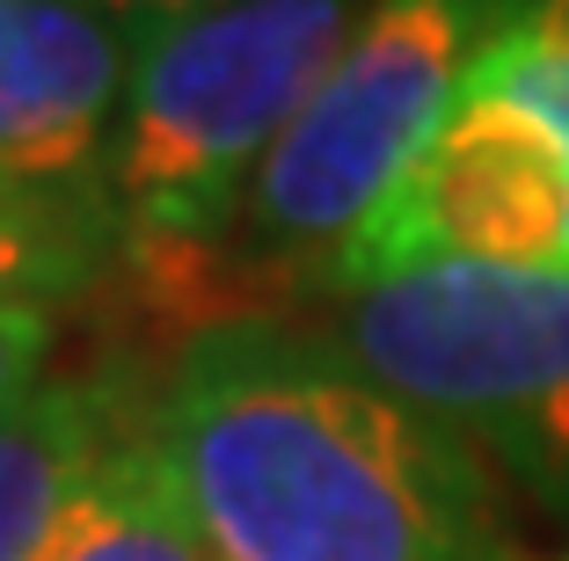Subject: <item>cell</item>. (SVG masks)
I'll use <instances>...</instances> for the list:
<instances>
[{
    "instance_id": "6da1fadb",
    "label": "cell",
    "mask_w": 569,
    "mask_h": 561,
    "mask_svg": "<svg viewBox=\"0 0 569 561\" xmlns=\"http://www.w3.org/2000/svg\"><path fill=\"white\" fill-rule=\"evenodd\" d=\"M153 445L212 561H519L489 460L329 329L204 321L153 394Z\"/></svg>"
},
{
    "instance_id": "7a4b0ae2",
    "label": "cell",
    "mask_w": 569,
    "mask_h": 561,
    "mask_svg": "<svg viewBox=\"0 0 569 561\" xmlns=\"http://www.w3.org/2000/svg\"><path fill=\"white\" fill-rule=\"evenodd\" d=\"M372 0H212L139 37L102 198L124 263L198 278L241 233L249 190Z\"/></svg>"
},
{
    "instance_id": "3957f363",
    "label": "cell",
    "mask_w": 569,
    "mask_h": 561,
    "mask_svg": "<svg viewBox=\"0 0 569 561\" xmlns=\"http://www.w3.org/2000/svg\"><path fill=\"white\" fill-rule=\"evenodd\" d=\"M329 335L569 518V270H417L329 299Z\"/></svg>"
},
{
    "instance_id": "277c9868",
    "label": "cell",
    "mask_w": 569,
    "mask_h": 561,
    "mask_svg": "<svg viewBox=\"0 0 569 561\" xmlns=\"http://www.w3.org/2000/svg\"><path fill=\"white\" fill-rule=\"evenodd\" d=\"M503 22L511 0H372L307 110L270 147L234 241H249L263 263H300L321 278L460 102Z\"/></svg>"
},
{
    "instance_id": "5b68a950",
    "label": "cell",
    "mask_w": 569,
    "mask_h": 561,
    "mask_svg": "<svg viewBox=\"0 0 569 561\" xmlns=\"http://www.w3.org/2000/svg\"><path fill=\"white\" fill-rule=\"evenodd\" d=\"M569 270V153L533 110L460 88L315 292H366L417 270Z\"/></svg>"
},
{
    "instance_id": "8992f818",
    "label": "cell",
    "mask_w": 569,
    "mask_h": 561,
    "mask_svg": "<svg viewBox=\"0 0 569 561\" xmlns=\"http://www.w3.org/2000/svg\"><path fill=\"white\" fill-rule=\"evenodd\" d=\"M139 30L102 0H0V168L96 190L124 124Z\"/></svg>"
},
{
    "instance_id": "52a82bcc",
    "label": "cell",
    "mask_w": 569,
    "mask_h": 561,
    "mask_svg": "<svg viewBox=\"0 0 569 561\" xmlns=\"http://www.w3.org/2000/svg\"><path fill=\"white\" fill-rule=\"evenodd\" d=\"M139 423L110 380H44L0 415V561H44L96 467Z\"/></svg>"
},
{
    "instance_id": "ba28073f",
    "label": "cell",
    "mask_w": 569,
    "mask_h": 561,
    "mask_svg": "<svg viewBox=\"0 0 569 561\" xmlns=\"http://www.w3.org/2000/svg\"><path fill=\"white\" fill-rule=\"evenodd\" d=\"M124 263L110 198L0 168V307L59 314Z\"/></svg>"
},
{
    "instance_id": "9c48e42d",
    "label": "cell",
    "mask_w": 569,
    "mask_h": 561,
    "mask_svg": "<svg viewBox=\"0 0 569 561\" xmlns=\"http://www.w3.org/2000/svg\"><path fill=\"white\" fill-rule=\"evenodd\" d=\"M44 561H212L183 511V495H176V481H168L161 445H153V409L96 467V481L67 511V525L51 532Z\"/></svg>"
},
{
    "instance_id": "30bf717a",
    "label": "cell",
    "mask_w": 569,
    "mask_h": 561,
    "mask_svg": "<svg viewBox=\"0 0 569 561\" xmlns=\"http://www.w3.org/2000/svg\"><path fill=\"white\" fill-rule=\"evenodd\" d=\"M468 88L533 110L540 124L562 139V153H569V44H555V37H526V30H497V44L475 59Z\"/></svg>"
},
{
    "instance_id": "8fae6325",
    "label": "cell",
    "mask_w": 569,
    "mask_h": 561,
    "mask_svg": "<svg viewBox=\"0 0 569 561\" xmlns=\"http://www.w3.org/2000/svg\"><path fill=\"white\" fill-rule=\"evenodd\" d=\"M51 343H59V314H30V307H0V415L30 401L44 387Z\"/></svg>"
},
{
    "instance_id": "7c38bea8",
    "label": "cell",
    "mask_w": 569,
    "mask_h": 561,
    "mask_svg": "<svg viewBox=\"0 0 569 561\" xmlns=\"http://www.w3.org/2000/svg\"><path fill=\"white\" fill-rule=\"evenodd\" d=\"M503 30H526V37H555L569 44V0H511V22Z\"/></svg>"
},
{
    "instance_id": "4fadbf2b",
    "label": "cell",
    "mask_w": 569,
    "mask_h": 561,
    "mask_svg": "<svg viewBox=\"0 0 569 561\" xmlns=\"http://www.w3.org/2000/svg\"><path fill=\"white\" fill-rule=\"evenodd\" d=\"M102 8H118V16L147 37V30H161V22H183V16H198V8H212V0H102Z\"/></svg>"
}]
</instances>
